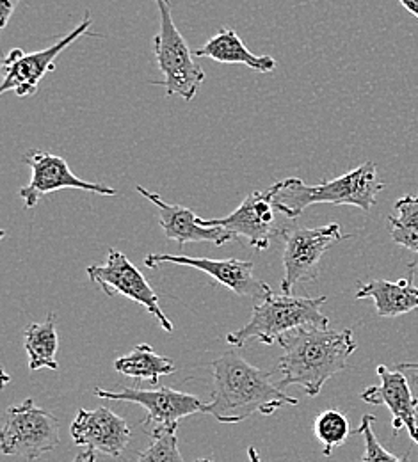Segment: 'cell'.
I'll list each match as a JSON object with an SVG mask.
<instances>
[{
    "instance_id": "obj_1",
    "label": "cell",
    "mask_w": 418,
    "mask_h": 462,
    "mask_svg": "<svg viewBox=\"0 0 418 462\" xmlns=\"http://www.w3.org/2000/svg\"><path fill=\"white\" fill-rule=\"evenodd\" d=\"M214 392L203 414L225 425H236L255 414L271 416L283 405H298V399L273 384L271 372L247 363L234 350L223 352L212 363Z\"/></svg>"
},
{
    "instance_id": "obj_2",
    "label": "cell",
    "mask_w": 418,
    "mask_h": 462,
    "mask_svg": "<svg viewBox=\"0 0 418 462\" xmlns=\"http://www.w3.org/2000/svg\"><path fill=\"white\" fill-rule=\"evenodd\" d=\"M283 354L278 370L280 386H299L308 397H317L322 386L348 368V359L358 348L351 329L299 328L280 338Z\"/></svg>"
},
{
    "instance_id": "obj_3",
    "label": "cell",
    "mask_w": 418,
    "mask_h": 462,
    "mask_svg": "<svg viewBox=\"0 0 418 462\" xmlns=\"http://www.w3.org/2000/svg\"><path fill=\"white\" fill-rule=\"evenodd\" d=\"M274 185V207L289 219H298L308 207L319 203L351 205L370 212L377 201V194L385 189L374 162H365L349 173L324 180L319 185H306L299 178H287Z\"/></svg>"
},
{
    "instance_id": "obj_4",
    "label": "cell",
    "mask_w": 418,
    "mask_h": 462,
    "mask_svg": "<svg viewBox=\"0 0 418 462\" xmlns=\"http://www.w3.org/2000/svg\"><path fill=\"white\" fill-rule=\"evenodd\" d=\"M326 295L319 297H296L293 293L271 291L264 300L253 306L249 322L227 340L234 346H244L247 342H260L273 346L291 331L299 328H328L330 319L322 313Z\"/></svg>"
},
{
    "instance_id": "obj_5",
    "label": "cell",
    "mask_w": 418,
    "mask_h": 462,
    "mask_svg": "<svg viewBox=\"0 0 418 462\" xmlns=\"http://www.w3.org/2000/svg\"><path fill=\"white\" fill-rule=\"evenodd\" d=\"M155 4L161 23L152 43L163 80L153 84L163 86L168 97H181L185 102H190L205 80V71L194 60V52H190L185 38L180 34L170 0H155Z\"/></svg>"
},
{
    "instance_id": "obj_6",
    "label": "cell",
    "mask_w": 418,
    "mask_h": 462,
    "mask_svg": "<svg viewBox=\"0 0 418 462\" xmlns=\"http://www.w3.org/2000/svg\"><path fill=\"white\" fill-rule=\"evenodd\" d=\"M60 441V420L34 404L33 399L5 409L0 429V450L4 456L36 461L52 452Z\"/></svg>"
},
{
    "instance_id": "obj_7",
    "label": "cell",
    "mask_w": 418,
    "mask_h": 462,
    "mask_svg": "<svg viewBox=\"0 0 418 462\" xmlns=\"http://www.w3.org/2000/svg\"><path fill=\"white\" fill-rule=\"evenodd\" d=\"M283 280L282 291L293 293L301 283L317 280L326 251L351 235H344L337 223L320 228H283Z\"/></svg>"
},
{
    "instance_id": "obj_8",
    "label": "cell",
    "mask_w": 418,
    "mask_h": 462,
    "mask_svg": "<svg viewBox=\"0 0 418 462\" xmlns=\"http://www.w3.org/2000/svg\"><path fill=\"white\" fill-rule=\"evenodd\" d=\"M91 23L93 20L89 13H86L84 20L75 29H71V32H68L58 43H54L49 49L31 52V54H25L20 49H13L2 62L4 80L0 86V93L4 95L7 91H13L20 98L36 95L40 82L45 79V75L51 71H56V60L60 54L70 45H73L80 36H84L89 31Z\"/></svg>"
},
{
    "instance_id": "obj_9",
    "label": "cell",
    "mask_w": 418,
    "mask_h": 462,
    "mask_svg": "<svg viewBox=\"0 0 418 462\" xmlns=\"http://www.w3.org/2000/svg\"><path fill=\"white\" fill-rule=\"evenodd\" d=\"M86 274L95 285L106 291V295L113 297L120 293L141 304L150 315L155 317L166 333L175 329V324L163 311L155 290L150 287L143 273L118 249H109L107 262L104 265L88 267Z\"/></svg>"
},
{
    "instance_id": "obj_10",
    "label": "cell",
    "mask_w": 418,
    "mask_h": 462,
    "mask_svg": "<svg viewBox=\"0 0 418 462\" xmlns=\"http://www.w3.org/2000/svg\"><path fill=\"white\" fill-rule=\"evenodd\" d=\"M276 185L267 190H255L246 196L232 214L219 219H201L200 225L205 228H225L234 233L237 238H246L247 244L256 251H265L271 245V240L282 235L283 228L276 221L274 207Z\"/></svg>"
},
{
    "instance_id": "obj_11",
    "label": "cell",
    "mask_w": 418,
    "mask_h": 462,
    "mask_svg": "<svg viewBox=\"0 0 418 462\" xmlns=\"http://www.w3.org/2000/svg\"><path fill=\"white\" fill-rule=\"evenodd\" d=\"M93 393L98 399L143 405L146 409V418L143 420V425H153V430H177L183 418L203 412L205 409V404L196 395L177 392L166 386H155L153 390L121 388L120 392L95 390Z\"/></svg>"
},
{
    "instance_id": "obj_12",
    "label": "cell",
    "mask_w": 418,
    "mask_h": 462,
    "mask_svg": "<svg viewBox=\"0 0 418 462\" xmlns=\"http://www.w3.org/2000/svg\"><path fill=\"white\" fill-rule=\"evenodd\" d=\"M23 164H27L33 171V178L27 185H23L18 194L23 199L25 208H34L38 201L60 189H79L100 196H116L118 192L104 183H91L84 181L79 176L71 173L68 162L51 152L33 150L23 155Z\"/></svg>"
},
{
    "instance_id": "obj_13",
    "label": "cell",
    "mask_w": 418,
    "mask_h": 462,
    "mask_svg": "<svg viewBox=\"0 0 418 462\" xmlns=\"http://www.w3.org/2000/svg\"><path fill=\"white\" fill-rule=\"evenodd\" d=\"M164 263L183 265L209 274L219 285L236 291L240 297H249L253 300H264L273 290L253 276L255 263L246 260H212L203 256H183V254H148L144 258V265L150 269H157Z\"/></svg>"
},
{
    "instance_id": "obj_14",
    "label": "cell",
    "mask_w": 418,
    "mask_h": 462,
    "mask_svg": "<svg viewBox=\"0 0 418 462\" xmlns=\"http://www.w3.org/2000/svg\"><path fill=\"white\" fill-rule=\"evenodd\" d=\"M70 434L77 447L93 448L111 457H120L132 439V429L128 423L102 405L93 411L79 409L70 427Z\"/></svg>"
},
{
    "instance_id": "obj_15",
    "label": "cell",
    "mask_w": 418,
    "mask_h": 462,
    "mask_svg": "<svg viewBox=\"0 0 418 462\" xmlns=\"http://www.w3.org/2000/svg\"><path fill=\"white\" fill-rule=\"evenodd\" d=\"M379 384L368 386L361 392V401L367 404L385 405L390 409L394 432L406 429L412 441L418 445V399L412 392L410 381L403 370H388L385 365L377 366Z\"/></svg>"
},
{
    "instance_id": "obj_16",
    "label": "cell",
    "mask_w": 418,
    "mask_h": 462,
    "mask_svg": "<svg viewBox=\"0 0 418 462\" xmlns=\"http://www.w3.org/2000/svg\"><path fill=\"white\" fill-rule=\"evenodd\" d=\"M135 190L159 208L161 228L170 240L177 242L180 245L189 244V242H214L216 245H223L225 242L237 240V236L234 233H230L225 228L201 226L200 217L190 208L166 203L157 192H152L141 185H137Z\"/></svg>"
},
{
    "instance_id": "obj_17",
    "label": "cell",
    "mask_w": 418,
    "mask_h": 462,
    "mask_svg": "<svg viewBox=\"0 0 418 462\" xmlns=\"http://www.w3.org/2000/svg\"><path fill=\"white\" fill-rule=\"evenodd\" d=\"M415 271L412 267L408 280L386 282L374 280L357 291V299H372L379 317L392 319L418 310V287L413 283Z\"/></svg>"
},
{
    "instance_id": "obj_18",
    "label": "cell",
    "mask_w": 418,
    "mask_h": 462,
    "mask_svg": "<svg viewBox=\"0 0 418 462\" xmlns=\"http://www.w3.org/2000/svg\"><path fill=\"white\" fill-rule=\"evenodd\" d=\"M194 58L212 59L223 64H244L258 73H273L278 66L271 56H255L249 52L232 27H223L201 49L194 51Z\"/></svg>"
},
{
    "instance_id": "obj_19",
    "label": "cell",
    "mask_w": 418,
    "mask_h": 462,
    "mask_svg": "<svg viewBox=\"0 0 418 462\" xmlns=\"http://www.w3.org/2000/svg\"><path fill=\"white\" fill-rule=\"evenodd\" d=\"M115 370L137 379V381H150L153 386H159V379L163 375H172L177 372L175 363L161 354H157L148 344H139L134 346L128 354L121 356L115 361Z\"/></svg>"
},
{
    "instance_id": "obj_20",
    "label": "cell",
    "mask_w": 418,
    "mask_h": 462,
    "mask_svg": "<svg viewBox=\"0 0 418 462\" xmlns=\"http://www.w3.org/2000/svg\"><path fill=\"white\" fill-rule=\"evenodd\" d=\"M23 346L29 357V370L36 372L42 368L58 370V348L60 337L56 328L54 313H49L42 324H29L23 333Z\"/></svg>"
},
{
    "instance_id": "obj_21",
    "label": "cell",
    "mask_w": 418,
    "mask_h": 462,
    "mask_svg": "<svg viewBox=\"0 0 418 462\" xmlns=\"http://www.w3.org/2000/svg\"><path fill=\"white\" fill-rule=\"evenodd\" d=\"M392 240L418 254V196H404L395 203V216L388 217Z\"/></svg>"
},
{
    "instance_id": "obj_22",
    "label": "cell",
    "mask_w": 418,
    "mask_h": 462,
    "mask_svg": "<svg viewBox=\"0 0 418 462\" xmlns=\"http://www.w3.org/2000/svg\"><path fill=\"white\" fill-rule=\"evenodd\" d=\"M313 432H315L319 443L324 447L322 454L326 457H330L337 447H342L348 441V438L351 436L353 430H351L349 420L344 412H340L337 409H328V411H322L315 418Z\"/></svg>"
},
{
    "instance_id": "obj_23",
    "label": "cell",
    "mask_w": 418,
    "mask_h": 462,
    "mask_svg": "<svg viewBox=\"0 0 418 462\" xmlns=\"http://www.w3.org/2000/svg\"><path fill=\"white\" fill-rule=\"evenodd\" d=\"M137 462H185L180 454L177 430H152V443L139 454Z\"/></svg>"
},
{
    "instance_id": "obj_24",
    "label": "cell",
    "mask_w": 418,
    "mask_h": 462,
    "mask_svg": "<svg viewBox=\"0 0 418 462\" xmlns=\"http://www.w3.org/2000/svg\"><path fill=\"white\" fill-rule=\"evenodd\" d=\"M374 423H376V416L365 414L361 418L358 429L355 430L365 441V452H363L361 462H408V457L401 459V457L394 456L377 441V438L374 434Z\"/></svg>"
},
{
    "instance_id": "obj_25",
    "label": "cell",
    "mask_w": 418,
    "mask_h": 462,
    "mask_svg": "<svg viewBox=\"0 0 418 462\" xmlns=\"http://www.w3.org/2000/svg\"><path fill=\"white\" fill-rule=\"evenodd\" d=\"M22 0H0V29L7 27V22Z\"/></svg>"
},
{
    "instance_id": "obj_26",
    "label": "cell",
    "mask_w": 418,
    "mask_h": 462,
    "mask_svg": "<svg viewBox=\"0 0 418 462\" xmlns=\"http://www.w3.org/2000/svg\"><path fill=\"white\" fill-rule=\"evenodd\" d=\"M71 462H97V450L86 448V452H80Z\"/></svg>"
},
{
    "instance_id": "obj_27",
    "label": "cell",
    "mask_w": 418,
    "mask_h": 462,
    "mask_svg": "<svg viewBox=\"0 0 418 462\" xmlns=\"http://www.w3.org/2000/svg\"><path fill=\"white\" fill-rule=\"evenodd\" d=\"M395 368H397V370H403V372H410L418 383V363H401V365H397Z\"/></svg>"
},
{
    "instance_id": "obj_28",
    "label": "cell",
    "mask_w": 418,
    "mask_h": 462,
    "mask_svg": "<svg viewBox=\"0 0 418 462\" xmlns=\"http://www.w3.org/2000/svg\"><path fill=\"white\" fill-rule=\"evenodd\" d=\"M413 16L418 18V0H399Z\"/></svg>"
},
{
    "instance_id": "obj_29",
    "label": "cell",
    "mask_w": 418,
    "mask_h": 462,
    "mask_svg": "<svg viewBox=\"0 0 418 462\" xmlns=\"http://www.w3.org/2000/svg\"><path fill=\"white\" fill-rule=\"evenodd\" d=\"M247 456H249V462H262L255 447H249V448H247Z\"/></svg>"
},
{
    "instance_id": "obj_30",
    "label": "cell",
    "mask_w": 418,
    "mask_h": 462,
    "mask_svg": "<svg viewBox=\"0 0 418 462\" xmlns=\"http://www.w3.org/2000/svg\"><path fill=\"white\" fill-rule=\"evenodd\" d=\"M196 462H216V461H212V459H200V461H196Z\"/></svg>"
}]
</instances>
